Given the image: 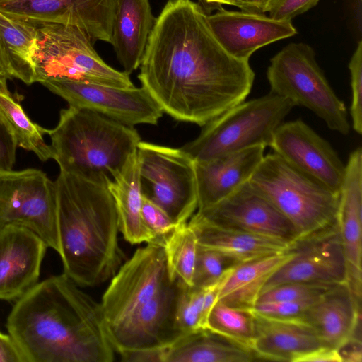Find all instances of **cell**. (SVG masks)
<instances>
[{"label":"cell","mask_w":362,"mask_h":362,"mask_svg":"<svg viewBox=\"0 0 362 362\" xmlns=\"http://www.w3.org/2000/svg\"><path fill=\"white\" fill-rule=\"evenodd\" d=\"M198 2L168 0L150 33L138 78L163 112L204 127L243 102L255 72L230 55Z\"/></svg>","instance_id":"1"},{"label":"cell","mask_w":362,"mask_h":362,"mask_svg":"<svg viewBox=\"0 0 362 362\" xmlns=\"http://www.w3.org/2000/svg\"><path fill=\"white\" fill-rule=\"evenodd\" d=\"M64 273L37 283L18 298L6 321L27 362H112L100 303Z\"/></svg>","instance_id":"2"},{"label":"cell","mask_w":362,"mask_h":362,"mask_svg":"<svg viewBox=\"0 0 362 362\" xmlns=\"http://www.w3.org/2000/svg\"><path fill=\"white\" fill-rule=\"evenodd\" d=\"M54 183L64 274L79 286L100 285L125 259L114 199L107 185L64 171Z\"/></svg>","instance_id":"3"},{"label":"cell","mask_w":362,"mask_h":362,"mask_svg":"<svg viewBox=\"0 0 362 362\" xmlns=\"http://www.w3.org/2000/svg\"><path fill=\"white\" fill-rule=\"evenodd\" d=\"M47 135L61 171L105 185L141 141L134 127L72 106L60 111L57 125Z\"/></svg>","instance_id":"4"},{"label":"cell","mask_w":362,"mask_h":362,"mask_svg":"<svg viewBox=\"0 0 362 362\" xmlns=\"http://www.w3.org/2000/svg\"><path fill=\"white\" fill-rule=\"evenodd\" d=\"M249 181L291 222L298 240L337 223L339 194L274 152L264 156Z\"/></svg>","instance_id":"5"},{"label":"cell","mask_w":362,"mask_h":362,"mask_svg":"<svg viewBox=\"0 0 362 362\" xmlns=\"http://www.w3.org/2000/svg\"><path fill=\"white\" fill-rule=\"evenodd\" d=\"M294 106L270 92L244 100L202 127L199 136L181 148L198 162L255 146H269L276 129Z\"/></svg>","instance_id":"6"},{"label":"cell","mask_w":362,"mask_h":362,"mask_svg":"<svg viewBox=\"0 0 362 362\" xmlns=\"http://www.w3.org/2000/svg\"><path fill=\"white\" fill-rule=\"evenodd\" d=\"M267 78L270 93L311 110L329 129L343 135L349 132L346 105L332 88L309 45H286L270 59Z\"/></svg>","instance_id":"7"},{"label":"cell","mask_w":362,"mask_h":362,"mask_svg":"<svg viewBox=\"0 0 362 362\" xmlns=\"http://www.w3.org/2000/svg\"><path fill=\"white\" fill-rule=\"evenodd\" d=\"M36 25L34 83L64 78L121 88L134 86L129 75L101 59L93 42L78 28L54 23Z\"/></svg>","instance_id":"8"},{"label":"cell","mask_w":362,"mask_h":362,"mask_svg":"<svg viewBox=\"0 0 362 362\" xmlns=\"http://www.w3.org/2000/svg\"><path fill=\"white\" fill-rule=\"evenodd\" d=\"M137 158L142 194L177 225L187 223L198 207L195 161L181 148L141 141Z\"/></svg>","instance_id":"9"},{"label":"cell","mask_w":362,"mask_h":362,"mask_svg":"<svg viewBox=\"0 0 362 362\" xmlns=\"http://www.w3.org/2000/svg\"><path fill=\"white\" fill-rule=\"evenodd\" d=\"M8 224L31 230L59 254L56 187L46 173L0 168V227Z\"/></svg>","instance_id":"10"},{"label":"cell","mask_w":362,"mask_h":362,"mask_svg":"<svg viewBox=\"0 0 362 362\" xmlns=\"http://www.w3.org/2000/svg\"><path fill=\"white\" fill-rule=\"evenodd\" d=\"M172 280L164 247L150 243L119 267L100 303L107 329L136 312Z\"/></svg>","instance_id":"11"},{"label":"cell","mask_w":362,"mask_h":362,"mask_svg":"<svg viewBox=\"0 0 362 362\" xmlns=\"http://www.w3.org/2000/svg\"><path fill=\"white\" fill-rule=\"evenodd\" d=\"M69 105L89 110L123 124L156 125L163 112L143 86L115 87L64 78L40 83Z\"/></svg>","instance_id":"12"},{"label":"cell","mask_w":362,"mask_h":362,"mask_svg":"<svg viewBox=\"0 0 362 362\" xmlns=\"http://www.w3.org/2000/svg\"><path fill=\"white\" fill-rule=\"evenodd\" d=\"M192 218L217 227L276 240H298L291 222L247 181L218 202L198 209Z\"/></svg>","instance_id":"13"},{"label":"cell","mask_w":362,"mask_h":362,"mask_svg":"<svg viewBox=\"0 0 362 362\" xmlns=\"http://www.w3.org/2000/svg\"><path fill=\"white\" fill-rule=\"evenodd\" d=\"M294 255L268 279L261 293L288 282L347 284V264L337 226L296 240Z\"/></svg>","instance_id":"14"},{"label":"cell","mask_w":362,"mask_h":362,"mask_svg":"<svg viewBox=\"0 0 362 362\" xmlns=\"http://www.w3.org/2000/svg\"><path fill=\"white\" fill-rule=\"evenodd\" d=\"M117 0H0V13L39 24L54 23L83 30L93 42L111 43Z\"/></svg>","instance_id":"15"},{"label":"cell","mask_w":362,"mask_h":362,"mask_svg":"<svg viewBox=\"0 0 362 362\" xmlns=\"http://www.w3.org/2000/svg\"><path fill=\"white\" fill-rule=\"evenodd\" d=\"M269 146L297 170L340 193L345 165L330 144L301 118L282 122Z\"/></svg>","instance_id":"16"},{"label":"cell","mask_w":362,"mask_h":362,"mask_svg":"<svg viewBox=\"0 0 362 362\" xmlns=\"http://www.w3.org/2000/svg\"><path fill=\"white\" fill-rule=\"evenodd\" d=\"M184 283L175 279L148 302L119 324L107 329L117 352L162 347L182 334L175 325L177 300Z\"/></svg>","instance_id":"17"},{"label":"cell","mask_w":362,"mask_h":362,"mask_svg":"<svg viewBox=\"0 0 362 362\" xmlns=\"http://www.w3.org/2000/svg\"><path fill=\"white\" fill-rule=\"evenodd\" d=\"M214 35L232 57L249 61L258 49L297 34L292 21L276 20L265 14L227 11L223 7L206 16Z\"/></svg>","instance_id":"18"},{"label":"cell","mask_w":362,"mask_h":362,"mask_svg":"<svg viewBox=\"0 0 362 362\" xmlns=\"http://www.w3.org/2000/svg\"><path fill=\"white\" fill-rule=\"evenodd\" d=\"M48 246L31 230L0 227V300H17L37 283Z\"/></svg>","instance_id":"19"},{"label":"cell","mask_w":362,"mask_h":362,"mask_svg":"<svg viewBox=\"0 0 362 362\" xmlns=\"http://www.w3.org/2000/svg\"><path fill=\"white\" fill-rule=\"evenodd\" d=\"M339 193L337 223L347 264V285L361 304L362 283V148L349 156Z\"/></svg>","instance_id":"20"},{"label":"cell","mask_w":362,"mask_h":362,"mask_svg":"<svg viewBox=\"0 0 362 362\" xmlns=\"http://www.w3.org/2000/svg\"><path fill=\"white\" fill-rule=\"evenodd\" d=\"M254 314L255 335L250 349L260 359L296 362L325 346L315 328L301 317L276 318Z\"/></svg>","instance_id":"21"},{"label":"cell","mask_w":362,"mask_h":362,"mask_svg":"<svg viewBox=\"0 0 362 362\" xmlns=\"http://www.w3.org/2000/svg\"><path fill=\"white\" fill-rule=\"evenodd\" d=\"M265 148L255 146L210 160L195 161L197 210L218 202L249 181L264 156Z\"/></svg>","instance_id":"22"},{"label":"cell","mask_w":362,"mask_h":362,"mask_svg":"<svg viewBox=\"0 0 362 362\" xmlns=\"http://www.w3.org/2000/svg\"><path fill=\"white\" fill-rule=\"evenodd\" d=\"M317 331L325 346L339 349L361 327V304L347 284L338 285L315 302L301 316Z\"/></svg>","instance_id":"23"},{"label":"cell","mask_w":362,"mask_h":362,"mask_svg":"<svg viewBox=\"0 0 362 362\" xmlns=\"http://www.w3.org/2000/svg\"><path fill=\"white\" fill-rule=\"evenodd\" d=\"M155 21L149 0H117L110 44L128 75L139 68Z\"/></svg>","instance_id":"24"},{"label":"cell","mask_w":362,"mask_h":362,"mask_svg":"<svg viewBox=\"0 0 362 362\" xmlns=\"http://www.w3.org/2000/svg\"><path fill=\"white\" fill-rule=\"evenodd\" d=\"M293 255L291 247L235 266L223 279L217 300L231 307L252 309L268 279Z\"/></svg>","instance_id":"25"},{"label":"cell","mask_w":362,"mask_h":362,"mask_svg":"<svg viewBox=\"0 0 362 362\" xmlns=\"http://www.w3.org/2000/svg\"><path fill=\"white\" fill-rule=\"evenodd\" d=\"M107 187L117 208L119 232L131 244L154 243L141 214L142 192L139 174L137 150L110 180Z\"/></svg>","instance_id":"26"},{"label":"cell","mask_w":362,"mask_h":362,"mask_svg":"<svg viewBox=\"0 0 362 362\" xmlns=\"http://www.w3.org/2000/svg\"><path fill=\"white\" fill-rule=\"evenodd\" d=\"M198 247L226 255L241 264L283 252L292 245L269 238L212 226L189 218Z\"/></svg>","instance_id":"27"},{"label":"cell","mask_w":362,"mask_h":362,"mask_svg":"<svg viewBox=\"0 0 362 362\" xmlns=\"http://www.w3.org/2000/svg\"><path fill=\"white\" fill-rule=\"evenodd\" d=\"M256 356L208 329L184 334L167 346L165 362H250Z\"/></svg>","instance_id":"28"},{"label":"cell","mask_w":362,"mask_h":362,"mask_svg":"<svg viewBox=\"0 0 362 362\" xmlns=\"http://www.w3.org/2000/svg\"><path fill=\"white\" fill-rule=\"evenodd\" d=\"M6 78H0V121L13 136L17 146L33 152L42 161L54 159L51 145L44 135L49 129L33 122L9 91Z\"/></svg>","instance_id":"29"},{"label":"cell","mask_w":362,"mask_h":362,"mask_svg":"<svg viewBox=\"0 0 362 362\" xmlns=\"http://www.w3.org/2000/svg\"><path fill=\"white\" fill-rule=\"evenodd\" d=\"M37 25L0 13V41L18 78L27 85L34 83L33 57L37 47Z\"/></svg>","instance_id":"30"},{"label":"cell","mask_w":362,"mask_h":362,"mask_svg":"<svg viewBox=\"0 0 362 362\" xmlns=\"http://www.w3.org/2000/svg\"><path fill=\"white\" fill-rule=\"evenodd\" d=\"M163 246L170 280L178 279L193 286L198 243L188 223L178 225L165 239Z\"/></svg>","instance_id":"31"},{"label":"cell","mask_w":362,"mask_h":362,"mask_svg":"<svg viewBox=\"0 0 362 362\" xmlns=\"http://www.w3.org/2000/svg\"><path fill=\"white\" fill-rule=\"evenodd\" d=\"M206 328L250 349L255 335V314L252 309L231 307L217 300L209 313Z\"/></svg>","instance_id":"32"},{"label":"cell","mask_w":362,"mask_h":362,"mask_svg":"<svg viewBox=\"0 0 362 362\" xmlns=\"http://www.w3.org/2000/svg\"><path fill=\"white\" fill-rule=\"evenodd\" d=\"M204 293L205 288L182 284L175 313L176 327L182 335L206 329L203 317Z\"/></svg>","instance_id":"33"},{"label":"cell","mask_w":362,"mask_h":362,"mask_svg":"<svg viewBox=\"0 0 362 362\" xmlns=\"http://www.w3.org/2000/svg\"><path fill=\"white\" fill-rule=\"evenodd\" d=\"M239 264L221 252L198 247L193 286L206 288L211 286L221 280L229 269Z\"/></svg>","instance_id":"34"},{"label":"cell","mask_w":362,"mask_h":362,"mask_svg":"<svg viewBox=\"0 0 362 362\" xmlns=\"http://www.w3.org/2000/svg\"><path fill=\"white\" fill-rule=\"evenodd\" d=\"M335 286L304 282L284 283L261 293L256 303L278 300H317Z\"/></svg>","instance_id":"35"},{"label":"cell","mask_w":362,"mask_h":362,"mask_svg":"<svg viewBox=\"0 0 362 362\" xmlns=\"http://www.w3.org/2000/svg\"><path fill=\"white\" fill-rule=\"evenodd\" d=\"M141 214L144 225L154 237V243L162 245L165 239L178 226L163 209L144 195Z\"/></svg>","instance_id":"36"},{"label":"cell","mask_w":362,"mask_h":362,"mask_svg":"<svg viewBox=\"0 0 362 362\" xmlns=\"http://www.w3.org/2000/svg\"><path fill=\"white\" fill-rule=\"evenodd\" d=\"M351 87L350 114L353 129L362 134V41L353 53L349 63Z\"/></svg>","instance_id":"37"},{"label":"cell","mask_w":362,"mask_h":362,"mask_svg":"<svg viewBox=\"0 0 362 362\" xmlns=\"http://www.w3.org/2000/svg\"><path fill=\"white\" fill-rule=\"evenodd\" d=\"M317 300L262 302L255 303L252 310L256 313L271 317H300Z\"/></svg>","instance_id":"38"},{"label":"cell","mask_w":362,"mask_h":362,"mask_svg":"<svg viewBox=\"0 0 362 362\" xmlns=\"http://www.w3.org/2000/svg\"><path fill=\"white\" fill-rule=\"evenodd\" d=\"M320 0H278L269 12L276 20L292 21L293 18L315 6Z\"/></svg>","instance_id":"39"},{"label":"cell","mask_w":362,"mask_h":362,"mask_svg":"<svg viewBox=\"0 0 362 362\" xmlns=\"http://www.w3.org/2000/svg\"><path fill=\"white\" fill-rule=\"evenodd\" d=\"M167 346L132 350L119 353L126 362H165Z\"/></svg>","instance_id":"40"},{"label":"cell","mask_w":362,"mask_h":362,"mask_svg":"<svg viewBox=\"0 0 362 362\" xmlns=\"http://www.w3.org/2000/svg\"><path fill=\"white\" fill-rule=\"evenodd\" d=\"M0 362H27L10 334L0 332Z\"/></svg>","instance_id":"41"},{"label":"cell","mask_w":362,"mask_h":362,"mask_svg":"<svg viewBox=\"0 0 362 362\" xmlns=\"http://www.w3.org/2000/svg\"><path fill=\"white\" fill-rule=\"evenodd\" d=\"M318 361L342 362V359L337 349L324 346L301 356L296 362Z\"/></svg>","instance_id":"42"},{"label":"cell","mask_w":362,"mask_h":362,"mask_svg":"<svg viewBox=\"0 0 362 362\" xmlns=\"http://www.w3.org/2000/svg\"><path fill=\"white\" fill-rule=\"evenodd\" d=\"M278 0H234L232 6L241 11L265 14L275 6Z\"/></svg>","instance_id":"43"},{"label":"cell","mask_w":362,"mask_h":362,"mask_svg":"<svg viewBox=\"0 0 362 362\" xmlns=\"http://www.w3.org/2000/svg\"><path fill=\"white\" fill-rule=\"evenodd\" d=\"M342 361H361V337L355 335L337 349Z\"/></svg>","instance_id":"44"},{"label":"cell","mask_w":362,"mask_h":362,"mask_svg":"<svg viewBox=\"0 0 362 362\" xmlns=\"http://www.w3.org/2000/svg\"><path fill=\"white\" fill-rule=\"evenodd\" d=\"M14 74L0 41V78H13Z\"/></svg>","instance_id":"45"},{"label":"cell","mask_w":362,"mask_h":362,"mask_svg":"<svg viewBox=\"0 0 362 362\" xmlns=\"http://www.w3.org/2000/svg\"><path fill=\"white\" fill-rule=\"evenodd\" d=\"M234 0H198V3L207 14L221 8L223 5H232Z\"/></svg>","instance_id":"46"},{"label":"cell","mask_w":362,"mask_h":362,"mask_svg":"<svg viewBox=\"0 0 362 362\" xmlns=\"http://www.w3.org/2000/svg\"><path fill=\"white\" fill-rule=\"evenodd\" d=\"M9 132L7 130V129L5 127V126L0 121V136H3Z\"/></svg>","instance_id":"47"}]
</instances>
